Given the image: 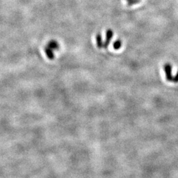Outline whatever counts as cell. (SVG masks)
<instances>
[{
  "mask_svg": "<svg viewBox=\"0 0 178 178\" xmlns=\"http://www.w3.org/2000/svg\"><path fill=\"white\" fill-rule=\"evenodd\" d=\"M140 0H127V2L128 3L129 6H133L140 2Z\"/></svg>",
  "mask_w": 178,
  "mask_h": 178,
  "instance_id": "obj_2",
  "label": "cell"
},
{
  "mask_svg": "<svg viewBox=\"0 0 178 178\" xmlns=\"http://www.w3.org/2000/svg\"><path fill=\"white\" fill-rule=\"evenodd\" d=\"M164 71L166 73V77L168 81L175 83V77L172 75V65L170 63H166L164 65Z\"/></svg>",
  "mask_w": 178,
  "mask_h": 178,
  "instance_id": "obj_1",
  "label": "cell"
},
{
  "mask_svg": "<svg viewBox=\"0 0 178 178\" xmlns=\"http://www.w3.org/2000/svg\"><path fill=\"white\" fill-rule=\"evenodd\" d=\"M175 83H178V72L177 73V75L175 77Z\"/></svg>",
  "mask_w": 178,
  "mask_h": 178,
  "instance_id": "obj_4",
  "label": "cell"
},
{
  "mask_svg": "<svg viewBox=\"0 0 178 178\" xmlns=\"http://www.w3.org/2000/svg\"><path fill=\"white\" fill-rule=\"evenodd\" d=\"M121 41L118 40L115 43V44H114V47H115L116 49H117L118 48H120L121 47Z\"/></svg>",
  "mask_w": 178,
  "mask_h": 178,
  "instance_id": "obj_3",
  "label": "cell"
}]
</instances>
